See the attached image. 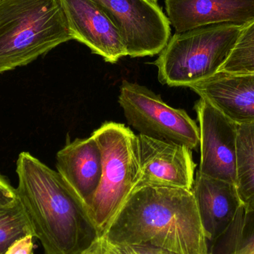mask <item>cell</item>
Here are the masks:
<instances>
[{
    "label": "cell",
    "mask_w": 254,
    "mask_h": 254,
    "mask_svg": "<svg viewBox=\"0 0 254 254\" xmlns=\"http://www.w3.org/2000/svg\"><path fill=\"white\" fill-rule=\"evenodd\" d=\"M34 236L32 228L18 198L11 204L0 208V254L17 240Z\"/></svg>",
    "instance_id": "16"
},
{
    "label": "cell",
    "mask_w": 254,
    "mask_h": 254,
    "mask_svg": "<svg viewBox=\"0 0 254 254\" xmlns=\"http://www.w3.org/2000/svg\"><path fill=\"white\" fill-rule=\"evenodd\" d=\"M140 173L136 188L163 186L192 190L195 165L185 145L138 134Z\"/></svg>",
    "instance_id": "9"
},
{
    "label": "cell",
    "mask_w": 254,
    "mask_h": 254,
    "mask_svg": "<svg viewBox=\"0 0 254 254\" xmlns=\"http://www.w3.org/2000/svg\"><path fill=\"white\" fill-rule=\"evenodd\" d=\"M119 101L128 125L139 134L185 145L191 150L199 146V127L195 121L146 86L124 80Z\"/></svg>",
    "instance_id": "6"
},
{
    "label": "cell",
    "mask_w": 254,
    "mask_h": 254,
    "mask_svg": "<svg viewBox=\"0 0 254 254\" xmlns=\"http://www.w3.org/2000/svg\"><path fill=\"white\" fill-rule=\"evenodd\" d=\"M72 40L86 45L106 62L128 56L118 28L93 0H59Z\"/></svg>",
    "instance_id": "10"
},
{
    "label": "cell",
    "mask_w": 254,
    "mask_h": 254,
    "mask_svg": "<svg viewBox=\"0 0 254 254\" xmlns=\"http://www.w3.org/2000/svg\"><path fill=\"white\" fill-rule=\"evenodd\" d=\"M150 1H154V2H157V1H158V0H150Z\"/></svg>",
    "instance_id": "23"
},
{
    "label": "cell",
    "mask_w": 254,
    "mask_h": 254,
    "mask_svg": "<svg viewBox=\"0 0 254 254\" xmlns=\"http://www.w3.org/2000/svg\"><path fill=\"white\" fill-rule=\"evenodd\" d=\"M195 110L201 152L198 173L237 185L239 125L201 98L195 104Z\"/></svg>",
    "instance_id": "8"
},
{
    "label": "cell",
    "mask_w": 254,
    "mask_h": 254,
    "mask_svg": "<svg viewBox=\"0 0 254 254\" xmlns=\"http://www.w3.org/2000/svg\"><path fill=\"white\" fill-rule=\"evenodd\" d=\"M237 188L243 206L254 208V123L239 125Z\"/></svg>",
    "instance_id": "15"
},
{
    "label": "cell",
    "mask_w": 254,
    "mask_h": 254,
    "mask_svg": "<svg viewBox=\"0 0 254 254\" xmlns=\"http://www.w3.org/2000/svg\"><path fill=\"white\" fill-rule=\"evenodd\" d=\"M16 198V189L0 174V208L11 204Z\"/></svg>",
    "instance_id": "21"
},
{
    "label": "cell",
    "mask_w": 254,
    "mask_h": 254,
    "mask_svg": "<svg viewBox=\"0 0 254 254\" xmlns=\"http://www.w3.org/2000/svg\"><path fill=\"white\" fill-rule=\"evenodd\" d=\"M71 40L59 0H0V74Z\"/></svg>",
    "instance_id": "3"
},
{
    "label": "cell",
    "mask_w": 254,
    "mask_h": 254,
    "mask_svg": "<svg viewBox=\"0 0 254 254\" xmlns=\"http://www.w3.org/2000/svg\"><path fill=\"white\" fill-rule=\"evenodd\" d=\"M192 191L206 237L213 244L229 231L243 205L237 185L197 172Z\"/></svg>",
    "instance_id": "13"
},
{
    "label": "cell",
    "mask_w": 254,
    "mask_h": 254,
    "mask_svg": "<svg viewBox=\"0 0 254 254\" xmlns=\"http://www.w3.org/2000/svg\"><path fill=\"white\" fill-rule=\"evenodd\" d=\"M102 234L116 246L149 244L178 254L209 253L192 190L136 188Z\"/></svg>",
    "instance_id": "2"
},
{
    "label": "cell",
    "mask_w": 254,
    "mask_h": 254,
    "mask_svg": "<svg viewBox=\"0 0 254 254\" xmlns=\"http://www.w3.org/2000/svg\"><path fill=\"white\" fill-rule=\"evenodd\" d=\"M101 151L102 174L87 206L103 234L135 189L140 173L138 137L123 124L105 122L92 134Z\"/></svg>",
    "instance_id": "5"
},
{
    "label": "cell",
    "mask_w": 254,
    "mask_h": 254,
    "mask_svg": "<svg viewBox=\"0 0 254 254\" xmlns=\"http://www.w3.org/2000/svg\"><path fill=\"white\" fill-rule=\"evenodd\" d=\"M119 254H178L149 244L117 246Z\"/></svg>",
    "instance_id": "20"
},
{
    "label": "cell",
    "mask_w": 254,
    "mask_h": 254,
    "mask_svg": "<svg viewBox=\"0 0 254 254\" xmlns=\"http://www.w3.org/2000/svg\"><path fill=\"white\" fill-rule=\"evenodd\" d=\"M212 254L211 253H208V254Z\"/></svg>",
    "instance_id": "24"
},
{
    "label": "cell",
    "mask_w": 254,
    "mask_h": 254,
    "mask_svg": "<svg viewBox=\"0 0 254 254\" xmlns=\"http://www.w3.org/2000/svg\"><path fill=\"white\" fill-rule=\"evenodd\" d=\"M176 32L221 24L246 25L254 18V0H165Z\"/></svg>",
    "instance_id": "11"
},
{
    "label": "cell",
    "mask_w": 254,
    "mask_h": 254,
    "mask_svg": "<svg viewBox=\"0 0 254 254\" xmlns=\"http://www.w3.org/2000/svg\"><path fill=\"white\" fill-rule=\"evenodd\" d=\"M33 236H27L13 243L4 254H34Z\"/></svg>",
    "instance_id": "22"
},
{
    "label": "cell",
    "mask_w": 254,
    "mask_h": 254,
    "mask_svg": "<svg viewBox=\"0 0 254 254\" xmlns=\"http://www.w3.org/2000/svg\"><path fill=\"white\" fill-rule=\"evenodd\" d=\"M219 71L254 73V18L243 25L232 52Z\"/></svg>",
    "instance_id": "17"
},
{
    "label": "cell",
    "mask_w": 254,
    "mask_h": 254,
    "mask_svg": "<svg viewBox=\"0 0 254 254\" xmlns=\"http://www.w3.org/2000/svg\"><path fill=\"white\" fill-rule=\"evenodd\" d=\"M16 172V195L44 254H80L102 235L87 204L58 171L22 152Z\"/></svg>",
    "instance_id": "1"
},
{
    "label": "cell",
    "mask_w": 254,
    "mask_h": 254,
    "mask_svg": "<svg viewBox=\"0 0 254 254\" xmlns=\"http://www.w3.org/2000/svg\"><path fill=\"white\" fill-rule=\"evenodd\" d=\"M228 234L225 254H254V208L241 206Z\"/></svg>",
    "instance_id": "18"
},
{
    "label": "cell",
    "mask_w": 254,
    "mask_h": 254,
    "mask_svg": "<svg viewBox=\"0 0 254 254\" xmlns=\"http://www.w3.org/2000/svg\"><path fill=\"white\" fill-rule=\"evenodd\" d=\"M243 25L221 24L176 32L153 63L162 84L188 87L214 75L232 52Z\"/></svg>",
    "instance_id": "4"
},
{
    "label": "cell",
    "mask_w": 254,
    "mask_h": 254,
    "mask_svg": "<svg viewBox=\"0 0 254 254\" xmlns=\"http://www.w3.org/2000/svg\"><path fill=\"white\" fill-rule=\"evenodd\" d=\"M188 88L237 125L254 123V73L219 71Z\"/></svg>",
    "instance_id": "12"
},
{
    "label": "cell",
    "mask_w": 254,
    "mask_h": 254,
    "mask_svg": "<svg viewBox=\"0 0 254 254\" xmlns=\"http://www.w3.org/2000/svg\"><path fill=\"white\" fill-rule=\"evenodd\" d=\"M80 254H119L117 246L112 243L105 235L95 239L90 246H88Z\"/></svg>",
    "instance_id": "19"
},
{
    "label": "cell",
    "mask_w": 254,
    "mask_h": 254,
    "mask_svg": "<svg viewBox=\"0 0 254 254\" xmlns=\"http://www.w3.org/2000/svg\"><path fill=\"white\" fill-rule=\"evenodd\" d=\"M56 160L58 173L88 204L102 174V155L95 137L76 138L67 143Z\"/></svg>",
    "instance_id": "14"
},
{
    "label": "cell",
    "mask_w": 254,
    "mask_h": 254,
    "mask_svg": "<svg viewBox=\"0 0 254 254\" xmlns=\"http://www.w3.org/2000/svg\"><path fill=\"white\" fill-rule=\"evenodd\" d=\"M116 25L130 58L159 55L171 34L170 22L150 0H93Z\"/></svg>",
    "instance_id": "7"
}]
</instances>
